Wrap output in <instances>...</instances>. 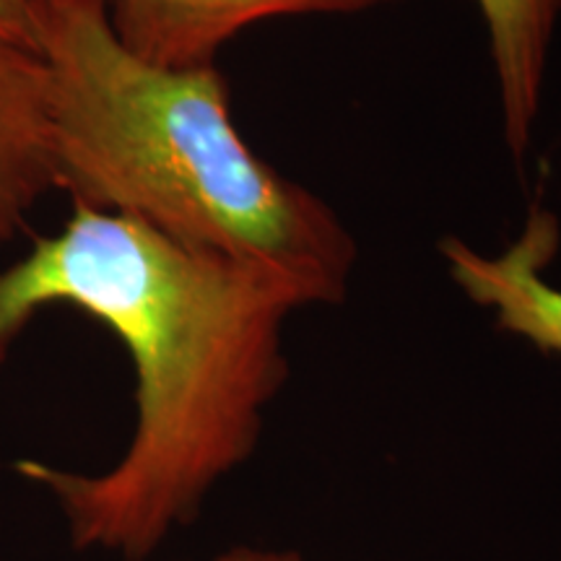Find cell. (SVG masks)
<instances>
[{
	"label": "cell",
	"mask_w": 561,
	"mask_h": 561,
	"mask_svg": "<svg viewBox=\"0 0 561 561\" xmlns=\"http://www.w3.org/2000/svg\"><path fill=\"white\" fill-rule=\"evenodd\" d=\"M396 0H107L117 39L138 58L187 68L216 62L257 21L305 13H359Z\"/></svg>",
	"instance_id": "obj_3"
},
{
	"label": "cell",
	"mask_w": 561,
	"mask_h": 561,
	"mask_svg": "<svg viewBox=\"0 0 561 561\" xmlns=\"http://www.w3.org/2000/svg\"><path fill=\"white\" fill-rule=\"evenodd\" d=\"M442 255L468 299L494 312L504 333L561 356V289L546 278L559 250V224L533 210L523 234L500 255H481L462 240H442Z\"/></svg>",
	"instance_id": "obj_4"
},
{
	"label": "cell",
	"mask_w": 561,
	"mask_h": 561,
	"mask_svg": "<svg viewBox=\"0 0 561 561\" xmlns=\"http://www.w3.org/2000/svg\"><path fill=\"white\" fill-rule=\"evenodd\" d=\"M208 561H307L305 557L294 551H276V549H250V546H240V549H231L227 553Z\"/></svg>",
	"instance_id": "obj_8"
},
{
	"label": "cell",
	"mask_w": 561,
	"mask_h": 561,
	"mask_svg": "<svg viewBox=\"0 0 561 561\" xmlns=\"http://www.w3.org/2000/svg\"><path fill=\"white\" fill-rule=\"evenodd\" d=\"M39 55L58 191L271 273L301 307L339 305L354 237L244 144L216 62L144 60L112 32L107 5L42 0Z\"/></svg>",
	"instance_id": "obj_2"
},
{
	"label": "cell",
	"mask_w": 561,
	"mask_h": 561,
	"mask_svg": "<svg viewBox=\"0 0 561 561\" xmlns=\"http://www.w3.org/2000/svg\"><path fill=\"white\" fill-rule=\"evenodd\" d=\"M53 191L58 182L45 60L0 45V244L26 227L34 206Z\"/></svg>",
	"instance_id": "obj_5"
},
{
	"label": "cell",
	"mask_w": 561,
	"mask_h": 561,
	"mask_svg": "<svg viewBox=\"0 0 561 561\" xmlns=\"http://www.w3.org/2000/svg\"><path fill=\"white\" fill-rule=\"evenodd\" d=\"M486 21L491 60L500 83L504 140L512 157L530 149L541 107L546 66L561 0H476Z\"/></svg>",
	"instance_id": "obj_6"
},
{
	"label": "cell",
	"mask_w": 561,
	"mask_h": 561,
	"mask_svg": "<svg viewBox=\"0 0 561 561\" xmlns=\"http://www.w3.org/2000/svg\"><path fill=\"white\" fill-rule=\"evenodd\" d=\"M0 45L39 53V0H0Z\"/></svg>",
	"instance_id": "obj_7"
},
{
	"label": "cell",
	"mask_w": 561,
	"mask_h": 561,
	"mask_svg": "<svg viewBox=\"0 0 561 561\" xmlns=\"http://www.w3.org/2000/svg\"><path fill=\"white\" fill-rule=\"evenodd\" d=\"M50 307L117 335L136 375V424L100 473L42 460L16 462V473L50 494L76 549L146 561L257 450L301 301L261 268L73 203L58 234L0 268V367Z\"/></svg>",
	"instance_id": "obj_1"
},
{
	"label": "cell",
	"mask_w": 561,
	"mask_h": 561,
	"mask_svg": "<svg viewBox=\"0 0 561 561\" xmlns=\"http://www.w3.org/2000/svg\"><path fill=\"white\" fill-rule=\"evenodd\" d=\"M42 3H96V5H107V0H42Z\"/></svg>",
	"instance_id": "obj_9"
}]
</instances>
